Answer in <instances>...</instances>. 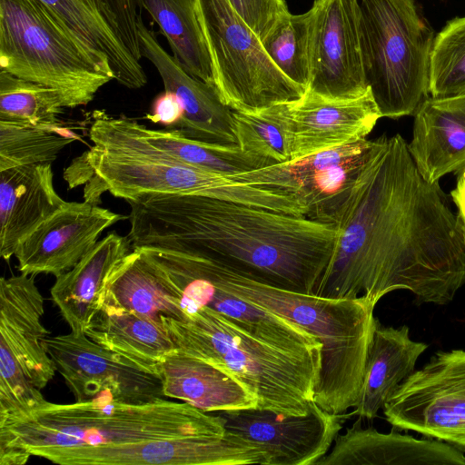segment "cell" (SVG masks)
I'll return each mask as SVG.
<instances>
[{
	"label": "cell",
	"mask_w": 465,
	"mask_h": 465,
	"mask_svg": "<svg viewBox=\"0 0 465 465\" xmlns=\"http://www.w3.org/2000/svg\"><path fill=\"white\" fill-rule=\"evenodd\" d=\"M195 8L211 57L213 87L225 105L250 113L302 96L305 90L275 66L228 0H195Z\"/></svg>",
	"instance_id": "cell-9"
},
{
	"label": "cell",
	"mask_w": 465,
	"mask_h": 465,
	"mask_svg": "<svg viewBox=\"0 0 465 465\" xmlns=\"http://www.w3.org/2000/svg\"><path fill=\"white\" fill-rule=\"evenodd\" d=\"M368 87L381 117L414 115L430 96L432 28L416 0H351Z\"/></svg>",
	"instance_id": "cell-7"
},
{
	"label": "cell",
	"mask_w": 465,
	"mask_h": 465,
	"mask_svg": "<svg viewBox=\"0 0 465 465\" xmlns=\"http://www.w3.org/2000/svg\"><path fill=\"white\" fill-rule=\"evenodd\" d=\"M52 163L0 171V255L8 261L21 241L60 208Z\"/></svg>",
	"instance_id": "cell-24"
},
{
	"label": "cell",
	"mask_w": 465,
	"mask_h": 465,
	"mask_svg": "<svg viewBox=\"0 0 465 465\" xmlns=\"http://www.w3.org/2000/svg\"><path fill=\"white\" fill-rule=\"evenodd\" d=\"M163 326L177 351L233 375L255 394L257 408L294 415L309 411L321 356H300L272 347L207 307L197 308L184 320L163 319Z\"/></svg>",
	"instance_id": "cell-6"
},
{
	"label": "cell",
	"mask_w": 465,
	"mask_h": 465,
	"mask_svg": "<svg viewBox=\"0 0 465 465\" xmlns=\"http://www.w3.org/2000/svg\"><path fill=\"white\" fill-rule=\"evenodd\" d=\"M45 346L77 402L144 403L164 397L159 375L137 368L84 332L49 335Z\"/></svg>",
	"instance_id": "cell-16"
},
{
	"label": "cell",
	"mask_w": 465,
	"mask_h": 465,
	"mask_svg": "<svg viewBox=\"0 0 465 465\" xmlns=\"http://www.w3.org/2000/svg\"><path fill=\"white\" fill-rule=\"evenodd\" d=\"M109 122L154 151L187 165L224 174H236L271 165L242 152L237 144L210 143L184 136L177 128L156 130L124 117L107 114Z\"/></svg>",
	"instance_id": "cell-30"
},
{
	"label": "cell",
	"mask_w": 465,
	"mask_h": 465,
	"mask_svg": "<svg viewBox=\"0 0 465 465\" xmlns=\"http://www.w3.org/2000/svg\"><path fill=\"white\" fill-rule=\"evenodd\" d=\"M225 430L252 441L269 455V465H316L331 448L350 414H334L314 401L305 414L259 408L217 412Z\"/></svg>",
	"instance_id": "cell-17"
},
{
	"label": "cell",
	"mask_w": 465,
	"mask_h": 465,
	"mask_svg": "<svg viewBox=\"0 0 465 465\" xmlns=\"http://www.w3.org/2000/svg\"><path fill=\"white\" fill-rule=\"evenodd\" d=\"M371 140L364 139L237 175L241 182L297 198L306 217L334 223Z\"/></svg>",
	"instance_id": "cell-15"
},
{
	"label": "cell",
	"mask_w": 465,
	"mask_h": 465,
	"mask_svg": "<svg viewBox=\"0 0 465 465\" xmlns=\"http://www.w3.org/2000/svg\"><path fill=\"white\" fill-rule=\"evenodd\" d=\"M126 219L88 202H65L24 238L15 256L23 274H52L71 270L98 242L100 234Z\"/></svg>",
	"instance_id": "cell-19"
},
{
	"label": "cell",
	"mask_w": 465,
	"mask_h": 465,
	"mask_svg": "<svg viewBox=\"0 0 465 465\" xmlns=\"http://www.w3.org/2000/svg\"><path fill=\"white\" fill-rule=\"evenodd\" d=\"M289 103L273 104L250 113L233 111L236 143L242 152L271 164L291 160Z\"/></svg>",
	"instance_id": "cell-32"
},
{
	"label": "cell",
	"mask_w": 465,
	"mask_h": 465,
	"mask_svg": "<svg viewBox=\"0 0 465 465\" xmlns=\"http://www.w3.org/2000/svg\"><path fill=\"white\" fill-rule=\"evenodd\" d=\"M409 153L430 183L465 172V93L426 98L414 114Z\"/></svg>",
	"instance_id": "cell-23"
},
{
	"label": "cell",
	"mask_w": 465,
	"mask_h": 465,
	"mask_svg": "<svg viewBox=\"0 0 465 465\" xmlns=\"http://www.w3.org/2000/svg\"><path fill=\"white\" fill-rule=\"evenodd\" d=\"M76 136L57 124L0 121V171L25 164L52 163Z\"/></svg>",
	"instance_id": "cell-34"
},
{
	"label": "cell",
	"mask_w": 465,
	"mask_h": 465,
	"mask_svg": "<svg viewBox=\"0 0 465 465\" xmlns=\"http://www.w3.org/2000/svg\"><path fill=\"white\" fill-rule=\"evenodd\" d=\"M64 108L58 90L0 69V121L57 124Z\"/></svg>",
	"instance_id": "cell-35"
},
{
	"label": "cell",
	"mask_w": 465,
	"mask_h": 465,
	"mask_svg": "<svg viewBox=\"0 0 465 465\" xmlns=\"http://www.w3.org/2000/svg\"><path fill=\"white\" fill-rule=\"evenodd\" d=\"M82 43L98 65L119 84L147 83L141 64L140 0H40Z\"/></svg>",
	"instance_id": "cell-14"
},
{
	"label": "cell",
	"mask_w": 465,
	"mask_h": 465,
	"mask_svg": "<svg viewBox=\"0 0 465 465\" xmlns=\"http://www.w3.org/2000/svg\"><path fill=\"white\" fill-rule=\"evenodd\" d=\"M130 240L108 233L68 272L55 277L51 297L74 333L84 332L103 306L113 271L131 252Z\"/></svg>",
	"instance_id": "cell-25"
},
{
	"label": "cell",
	"mask_w": 465,
	"mask_h": 465,
	"mask_svg": "<svg viewBox=\"0 0 465 465\" xmlns=\"http://www.w3.org/2000/svg\"><path fill=\"white\" fill-rule=\"evenodd\" d=\"M232 9L262 41L289 13L284 0H228Z\"/></svg>",
	"instance_id": "cell-37"
},
{
	"label": "cell",
	"mask_w": 465,
	"mask_h": 465,
	"mask_svg": "<svg viewBox=\"0 0 465 465\" xmlns=\"http://www.w3.org/2000/svg\"><path fill=\"white\" fill-rule=\"evenodd\" d=\"M428 344L410 337V329L385 327L376 319L359 401L350 415L373 419L395 389L413 371Z\"/></svg>",
	"instance_id": "cell-27"
},
{
	"label": "cell",
	"mask_w": 465,
	"mask_h": 465,
	"mask_svg": "<svg viewBox=\"0 0 465 465\" xmlns=\"http://www.w3.org/2000/svg\"><path fill=\"white\" fill-rule=\"evenodd\" d=\"M84 333L137 368L157 375L162 362L175 351L163 327L108 301H104Z\"/></svg>",
	"instance_id": "cell-28"
},
{
	"label": "cell",
	"mask_w": 465,
	"mask_h": 465,
	"mask_svg": "<svg viewBox=\"0 0 465 465\" xmlns=\"http://www.w3.org/2000/svg\"><path fill=\"white\" fill-rule=\"evenodd\" d=\"M159 376L164 397L206 412L257 408L258 400L228 371L176 350L162 362Z\"/></svg>",
	"instance_id": "cell-26"
},
{
	"label": "cell",
	"mask_w": 465,
	"mask_h": 465,
	"mask_svg": "<svg viewBox=\"0 0 465 465\" xmlns=\"http://www.w3.org/2000/svg\"><path fill=\"white\" fill-rule=\"evenodd\" d=\"M450 195L457 207L465 237V172L458 175L456 187L451 191Z\"/></svg>",
	"instance_id": "cell-39"
},
{
	"label": "cell",
	"mask_w": 465,
	"mask_h": 465,
	"mask_svg": "<svg viewBox=\"0 0 465 465\" xmlns=\"http://www.w3.org/2000/svg\"><path fill=\"white\" fill-rule=\"evenodd\" d=\"M0 69L87 105L113 80L40 0H0Z\"/></svg>",
	"instance_id": "cell-8"
},
{
	"label": "cell",
	"mask_w": 465,
	"mask_h": 465,
	"mask_svg": "<svg viewBox=\"0 0 465 465\" xmlns=\"http://www.w3.org/2000/svg\"><path fill=\"white\" fill-rule=\"evenodd\" d=\"M182 106L173 94L164 91L153 104V114L147 117L167 126L177 125L182 118Z\"/></svg>",
	"instance_id": "cell-38"
},
{
	"label": "cell",
	"mask_w": 465,
	"mask_h": 465,
	"mask_svg": "<svg viewBox=\"0 0 465 465\" xmlns=\"http://www.w3.org/2000/svg\"><path fill=\"white\" fill-rule=\"evenodd\" d=\"M382 411L395 428L465 450V351L435 353L399 384Z\"/></svg>",
	"instance_id": "cell-11"
},
{
	"label": "cell",
	"mask_w": 465,
	"mask_h": 465,
	"mask_svg": "<svg viewBox=\"0 0 465 465\" xmlns=\"http://www.w3.org/2000/svg\"><path fill=\"white\" fill-rule=\"evenodd\" d=\"M140 1L159 26L173 55L183 68L213 87L211 57L197 16L195 0Z\"/></svg>",
	"instance_id": "cell-31"
},
{
	"label": "cell",
	"mask_w": 465,
	"mask_h": 465,
	"mask_svg": "<svg viewBox=\"0 0 465 465\" xmlns=\"http://www.w3.org/2000/svg\"><path fill=\"white\" fill-rule=\"evenodd\" d=\"M127 203L133 249L206 256L302 293L314 292L337 235L334 223L204 196L150 193Z\"/></svg>",
	"instance_id": "cell-2"
},
{
	"label": "cell",
	"mask_w": 465,
	"mask_h": 465,
	"mask_svg": "<svg viewBox=\"0 0 465 465\" xmlns=\"http://www.w3.org/2000/svg\"><path fill=\"white\" fill-rule=\"evenodd\" d=\"M177 253L193 271L213 284L313 335L322 344L321 371L313 401L334 414L355 407L376 322L375 305L363 297L331 299L282 289L217 260Z\"/></svg>",
	"instance_id": "cell-3"
},
{
	"label": "cell",
	"mask_w": 465,
	"mask_h": 465,
	"mask_svg": "<svg viewBox=\"0 0 465 465\" xmlns=\"http://www.w3.org/2000/svg\"><path fill=\"white\" fill-rule=\"evenodd\" d=\"M89 129L93 143L74 165L80 178L69 188L89 181L84 201L94 204L95 193L108 191L126 202L143 194L210 197L297 214L292 195L236 181L229 174L187 165L162 154L114 127L104 111H95Z\"/></svg>",
	"instance_id": "cell-5"
},
{
	"label": "cell",
	"mask_w": 465,
	"mask_h": 465,
	"mask_svg": "<svg viewBox=\"0 0 465 465\" xmlns=\"http://www.w3.org/2000/svg\"><path fill=\"white\" fill-rule=\"evenodd\" d=\"M316 465H465L460 449L437 439L363 429L357 420L338 434Z\"/></svg>",
	"instance_id": "cell-22"
},
{
	"label": "cell",
	"mask_w": 465,
	"mask_h": 465,
	"mask_svg": "<svg viewBox=\"0 0 465 465\" xmlns=\"http://www.w3.org/2000/svg\"><path fill=\"white\" fill-rule=\"evenodd\" d=\"M34 456L60 465H251L269 464L260 446L226 430L218 436H188L134 443L54 447Z\"/></svg>",
	"instance_id": "cell-13"
},
{
	"label": "cell",
	"mask_w": 465,
	"mask_h": 465,
	"mask_svg": "<svg viewBox=\"0 0 465 465\" xmlns=\"http://www.w3.org/2000/svg\"><path fill=\"white\" fill-rule=\"evenodd\" d=\"M35 275L0 281V422L43 404L56 367L46 351L44 298Z\"/></svg>",
	"instance_id": "cell-10"
},
{
	"label": "cell",
	"mask_w": 465,
	"mask_h": 465,
	"mask_svg": "<svg viewBox=\"0 0 465 465\" xmlns=\"http://www.w3.org/2000/svg\"><path fill=\"white\" fill-rule=\"evenodd\" d=\"M142 57L149 60L162 77L164 89L179 101L183 115L176 125L186 137L210 143L237 144L233 130V111L225 105L215 89L192 76L160 45L143 17L138 20Z\"/></svg>",
	"instance_id": "cell-21"
},
{
	"label": "cell",
	"mask_w": 465,
	"mask_h": 465,
	"mask_svg": "<svg viewBox=\"0 0 465 465\" xmlns=\"http://www.w3.org/2000/svg\"><path fill=\"white\" fill-rule=\"evenodd\" d=\"M429 92L436 98L465 93V15L448 21L434 35L430 53Z\"/></svg>",
	"instance_id": "cell-36"
},
{
	"label": "cell",
	"mask_w": 465,
	"mask_h": 465,
	"mask_svg": "<svg viewBox=\"0 0 465 465\" xmlns=\"http://www.w3.org/2000/svg\"><path fill=\"white\" fill-rule=\"evenodd\" d=\"M291 160L367 139L381 118L371 89L361 96L332 99L309 90L289 103Z\"/></svg>",
	"instance_id": "cell-20"
},
{
	"label": "cell",
	"mask_w": 465,
	"mask_h": 465,
	"mask_svg": "<svg viewBox=\"0 0 465 465\" xmlns=\"http://www.w3.org/2000/svg\"><path fill=\"white\" fill-rule=\"evenodd\" d=\"M141 250L168 287L178 297L185 314L210 308L251 336L283 351L321 356L322 344L296 323L242 299L193 271L176 252Z\"/></svg>",
	"instance_id": "cell-12"
},
{
	"label": "cell",
	"mask_w": 465,
	"mask_h": 465,
	"mask_svg": "<svg viewBox=\"0 0 465 465\" xmlns=\"http://www.w3.org/2000/svg\"><path fill=\"white\" fill-rule=\"evenodd\" d=\"M313 9L282 17L261 41L269 58L292 82L307 90L311 78Z\"/></svg>",
	"instance_id": "cell-33"
},
{
	"label": "cell",
	"mask_w": 465,
	"mask_h": 465,
	"mask_svg": "<svg viewBox=\"0 0 465 465\" xmlns=\"http://www.w3.org/2000/svg\"><path fill=\"white\" fill-rule=\"evenodd\" d=\"M311 78L307 90L332 99L365 94L366 83L351 0H314Z\"/></svg>",
	"instance_id": "cell-18"
},
{
	"label": "cell",
	"mask_w": 465,
	"mask_h": 465,
	"mask_svg": "<svg viewBox=\"0 0 465 465\" xmlns=\"http://www.w3.org/2000/svg\"><path fill=\"white\" fill-rule=\"evenodd\" d=\"M223 418L163 398L144 403L94 399L37 408L0 422V464L23 465L41 450L188 436H218Z\"/></svg>",
	"instance_id": "cell-4"
},
{
	"label": "cell",
	"mask_w": 465,
	"mask_h": 465,
	"mask_svg": "<svg viewBox=\"0 0 465 465\" xmlns=\"http://www.w3.org/2000/svg\"><path fill=\"white\" fill-rule=\"evenodd\" d=\"M333 252L314 294L363 297L396 290L450 303L465 284V237L439 182L420 173L400 134L371 140L334 223Z\"/></svg>",
	"instance_id": "cell-1"
},
{
	"label": "cell",
	"mask_w": 465,
	"mask_h": 465,
	"mask_svg": "<svg viewBox=\"0 0 465 465\" xmlns=\"http://www.w3.org/2000/svg\"><path fill=\"white\" fill-rule=\"evenodd\" d=\"M104 301L161 327L163 319L186 318L178 297L139 249H133L113 271L106 283Z\"/></svg>",
	"instance_id": "cell-29"
}]
</instances>
